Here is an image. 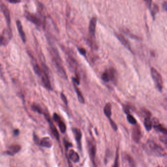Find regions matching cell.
<instances>
[{
  "mask_svg": "<svg viewBox=\"0 0 167 167\" xmlns=\"http://www.w3.org/2000/svg\"><path fill=\"white\" fill-rule=\"evenodd\" d=\"M144 149L148 154L155 157H165L166 155L165 149L153 141H148L145 145Z\"/></svg>",
  "mask_w": 167,
  "mask_h": 167,
  "instance_id": "cell-1",
  "label": "cell"
},
{
  "mask_svg": "<svg viewBox=\"0 0 167 167\" xmlns=\"http://www.w3.org/2000/svg\"><path fill=\"white\" fill-rule=\"evenodd\" d=\"M112 105L110 103H107L106 104L104 109V112L106 116L107 117L108 119L111 118V115H112Z\"/></svg>",
  "mask_w": 167,
  "mask_h": 167,
  "instance_id": "cell-20",
  "label": "cell"
},
{
  "mask_svg": "<svg viewBox=\"0 0 167 167\" xmlns=\"http://www.w3.org/2000/svg\"><path fill=\"white\" fill-rule=\"evenodd\" d=\"M53 120H55V121L56 122V123H57L60 120H61L60 116H59L58 114L56 113H55L53 115Z\"/></svg>",
  "mask_w": 167,
  "mask_h": 167,
  "instance_id": "cell-31",
  "label": "cell"
},
{
  "mask_svg": "<svg viewBox=\"0 0 167 167\" xmlns=\"http://www.w3.org/2000/svg\"><path fill=\"white\" fill-rule=\"evenodd\" d=\"M14 134L15 136H18L19 134V130H14Z\"/></svg>",
  "mask_w": 167,
  "mask_h": 167,
  "instance_id": "cell-37",
  "label": "cell"
},
{
  "mask_svg": "<svg viewBox=\"0 0 167 167\" xmlns=\"http://www.w3.org/2000/svg\"><path fill=\"white\" fill-rule=\"evenodd\" d=\"M24 15L26 19L37 26H41L43 24V22L41 18L39 15H37V14H32L28 12H26Z\"/></svg>",
  "mask_w": 167,
  "mask_h": 167,
  "instance_id": "cell-4",
  "label": "cell"
},
{
  "mask_svg": "<svg viewBox=\"0 0 167 167\" xmlns=\"http://www.w3.org/2000/svg\"><path fill=\"white\" fill-rule=\"evenodd\" d=\"M39 145L42 147L50 148L52 146V143L49 137H44L40 141Z\"/></svg>",
  "mask_w": 167,
  "mask_h": 167,
  "instance_id": "cell-16",
  "label": "cell"
},
{
  "mask_svg": "<svg viewBox=\"0 0 167 167\" xmlns=\"http://www.w3.org/2000/svg\"><path fill=\"white\" fill-rule=\"evenodd\" d=\"M109 120L110 123V125H111V127L115 131H117L118 130V127H117V126L116 125V123H115L114 121L112 119H111V118L109 119Z\"/></svg>",
  "mask_w": 167,
  "mask_h": 167,
  "instance_id": "cell-27",
  "label": "cell"
},
{
  "mask_svg": "<svg viewBox=\"0 0 167 167\" xmlns=\"http://www.w3.org/2000/svg\"><path fill=\"white\" fill-rule=\"evenodd\" d=\"M69 157L71 161L74 163H77L80 159L79 155L73 149H71L69 153Z\"/></svg>",
  "mask_w": 167,
  "mask_h": 167,
  "instance_id": "cell-17",
  "label": "cell"
},
{
  "mask_svg": "<svg viewBox=\"0 0 167 167\" xmlns=\"http://www.w3.org/2000/svg\"><path fill=\"white\" fill-rule=\"evenodd\" d=\"M57 123L58 124V127L60 129V132H61L62 134L65 133L66 130V126L65 125V123L62 121L61 119Z\"/></svg>",
  "mask_w": 167,
  "mask_h": 167,
  "instance_id": "cell-22",
  "label": "cell"
},
{
  "mask_svg": "<svg viewBox=\"0 0 167 167\" xmlns=\"http://www.w3.org/2000/svg\"><path fill=\"white\" fill-rule=\"evenodd\" d=\"M127 120L129 123L132 125H136L137 123V121L135 118L131 114H129L127 115Z\"/></svg>",
  "mask_w": 167,
  "mask_h": 167,
  "instance_id": "cell-25",
  "label": "cell"
},
{
  "mask_svg": "<svg viewBox=\"0 0 167 167\" xmlns=\"http://www.w3.org/2000/svg\"><path fill=\"white\" fill-rule=\"evenodd\" d=\"M51 54L52 56V61L55 65L57 71L59 75L64 79H67V75L63 65H62L61 59L58 54V51L55 48H52L51 51Z\"/></svg>",
  "mask_w": 167,
  "mask_h": 167,
  "instance_id": "cell-2",
  "label": "cell"
},
{
  "mask_svg": "<svg viewBox=\"0 0 167 167\" xmlns=\"http://www.w3.org/2000/svg\"><path fill=\"white\" fill-rule=\"evenodd\" d=\"M32 109L36 113H38L40 114H44L42 109L41 108L39 105H37L36 104H34L32 106Z\"/></svg>",
  "mask_w": 167,
  "mask_h": 167,
  "instance_id": "cell-23",
  "label": "cell"
},
{
  "mask_svg": "<svg viewBox=\"0 0 167 167\" xmlns=\"http://www.w3.org/2000/svg\"><path fill=\"white\" fill-rule=\"evenodd\" d=\"M73 133L74 134V137L77 143V147L79 150H81V140L82 138V133L81 130L79 128H72Z\"/></svg>",
  "mask_w": 167,
  "mask_h": 167,
  "instance_id": "cell-9",
  "label": "cell"
},
{
  "mask_svg": "<svg viewBox=\"0 0 167 167\" xmlns=\"http://www.w3.org/2000/svg\"><path fill=\"white\" fill-rule=\"evenodd\" d=\"M64 145H65V148H66V149H67V150L68 149V148L72 146V145L71 143L69 142H68L66 140H64Z\"/></svg>",
  "mask_w": 167,
  "mask_h": 167,
  "instance_id": "cell-33",
  "label": "cell"
},
{
  "mask_svg": "<svg viewBox=\"0 0 167 167\" xmlns=\"http://www.w3.org/2000/svg\"><path fill=\"white\" fill-rule=\"evenodd\" d=\"M1 7L2 12L3 13L4 16L5 17L6 21L7 22V24L9 25V27H10L11 20L10 13H9V10L7 9V7L5 5H2L1 6Z\"/></svg>",
  "mask_w": 167,
  "mask_h": 167,
  "instance_id": "cell-13",
  "label": "cell"
},
{
  "mask_svg": "<svg viewBox=\"0 0 167 167\" xmlns=\"http://www.w3.org/2000/svg\"><path fill=\"white\" fill-rule=\"evenodd\" d=\"M145 1L146 2V4L147 5L148 8L149 9H150L151 5H152V1L151 0H145Z\"/></svg>",
  "mask_w": 167,
  "mask_h": 167,
  "instance_id": "cell-34",
  "label": "cell"
},
{
  "mask_svg": "<svg viewBox=\"0 0 167 167\" xmlns=\"http://www.w3.org/2000/svg\"><path fill=\"white\" fill-rule=\"evenodd\" d=\"M68 167H73L72 164H71L70 161H69L68 158Z\"/></svg>",
  "mask_w": 167,
  "mask_h": 167,
  "instance_id": "cell-38",
  "label": "cell"
},
{
  "mask_svg": "<svg viewBox=\"0 0 167 167\" xmlns=\"http://www.w3.org/2000/svg\"><path fill=\"white\" fill-rule=\"evenodd\" d=\"M150 73L156 88L159 91L161 92L163 86V82L161 74L154 67L150 69Z\"/></svg>",
  "mask_w": 167,
  "mask_h": 167,
  "instance_id": "cell-3",
  "label": "cell"
},
{
  "mask_svg": "<svg viewBox=\"0 0 167 167\" xmlns=\"http://www.w3.org/2000/svg\"><path fill=\"white\" fill-rule=\"evenodd\" d=\"M97 20L96 18L94 17L92 18L89 24V30L91 35L93 36H95V32H96V28L97 25Z\"/></svg>",
  "mask_w": 167,
  "mask_h": 167,
  "instance_id": "cell-14",
  "label": "cell"
},
{
  "mask_svg": "<svg viewBox=\"0 0 167 167\" xmlns=\"http://www.w3.org/2000/svg\"><path fill=\"white\" fill-rule=\"evenodd\" d=\"M107 72L109 75V79L114 83H116V81L117 80V75L116 70L113 68H110L107 70Z\"/></svg>",
  "mask_w": 167,
  "mask_h": 167,
  "instance_id": "cell-18",
  "label": "cell"
},
{
  "mask_svg": "<svg viewBox=\"0 0 167 167\" xmlns=\"http://www.w3.org/2000/svg\"><path fill=\"white\" fill-rule=\"evenodd\" d=\"M123 111L125 112V114H130V107H129L128 105H124L123 106Z\"/></svg>",
  "mask_w": 167,
  "mask_h": 167,
  "instance_id": "cell-32",
  "label": "cell"
},
{
  "mask_svg": "<svg viewBox=\"0 0 167 167\" xmlns=\"http://www.w3.org/2000/svg\"><path fill=\"white\" fill-rule=\"evenodd\" d=\"M21 149V147L18 145H13L10 146L9 148V150L7 151V153L9 155H13L18 153Z\"/></svg>",
  "mask_w": 167,
  "mask_h": 167,
  "instance_id": "cell-19",
  "label": "cell"
},
{
  "mask_svg": "<svg viewBox=\"0 0 167 167\" xmlns=\"http://www.w3.org/2000/svg\"><path fill=\"white\" fill-rule=\"evenodd\" d=\"M145 117L144 123L145 128L147 131H150L151 130L152 127V120L150 119L151 115H147V116H145Z\"/></svg>",
  "mask_w": 167,
  "mask_h": 167,
  "instance_id": "cell-15",
  "label": "cell"
},
{
  "mask_svg": "<svg viewBox=\"0 0 167 167\" xmlns=\"http://www.w3.org/2000/svg\"><path fill=\"white\" fill-rule=\"evenodd\" d=\"M73 84H74V88L75 90L76 93L77 94V98H78L79 101L81 104H84V97L83 96L81 90H79V88L77 87V84H75L74 83H73Z\"/></svg>",
  "mask_w": 167,
  "mask_h": 167,
  "instance_id": "cell-21",
  "label": "cell"
},
{
  "mask_svg": "<svg viewBox=\"0 0 167 167\" xmlns=\"http://www.w3.org/2000/svg\"><path fill=\"white\" fill-rule=\"evenodd\" d=\"M78 51L80 53V54H81L83 56H86V50L83 48H78Z\"/></svg>",
  "mask_w": 167,
  "mask_h": 167,
  "instance_id": "cell-30",
  "label": "cell"
},
{
  "mask_svg": "<svg viewBox=\"0 0 167 167\" xmlns=\"http://www.w3.org/2000/svg\"><path fill=\"white\" fill-rule=\"evenodd\" d=\"M118 160H119V155H118V151H117L115 159L114 164V165L112 167H119Z\"/></svg>",
  "mask_w": 167,
  "mask_h": 167,
  "instance_id": "cell-28",
  "label": "cell"
},
{
  "mask_svg": "<svg viewBox=\"0 0 167 167\" xmlns=\"http://www.w3.org/2000/svg\"><path fill=\"white\" fill-rule=\"evenodd\" d=\"M141 137V130L140 126L139 125H135L132 131V138L136 143L139 142Z\"/></svg>",
  "mask_w": 167,
  "mask_h": 167,
  "instance_id": "cell-7",
  "label": "cell"
},
{
  "mask_svg": "<svg viewBox=\"0 0 167 167\" xmlns=\"http://www.w3.org/2000/svg\"></svg>",
  "mask_w": 167,
  "mask_h": 167,
  "instance_id": "cell-39",
  "label": "cell"
},
{
  "mask_svg": "<svg viewBox=\"0 0 167 167\" xmlns=\"http://www.w3.org/2000/svg\"><path fill=\"white\" fill-rule=\"evenodd\" d=\"M44 114L45 115V117L47 120L49 124L50 128H51L52 134L55 136V138H56V140H59V134L58 133V130H57V128H56L55 125L53 124V122L51 119L50 116L48 114H45V113H44Z\"/></svg>",
  "mask_w": 167,
  "mask_h": 167,
  "instance_id": "cell-6",
  "label": "cell"
},
{
  "mask_svg": "<svg viewBox=\"0 0 167 167\" xmlns=\"http://www.w3.org/2000/svg\"><path fill=\"white\" fill-rule=\"evenodd\" d=\"M152 126L155 130L157 132H161L165 136L167 135V129L165 128H164L161 124H160L157 118H153L152 121Z\"/></svg>",
  "mask_w": 167,
  "mask_h": 167,
  "instance_id": "cell-8",
  "label": "cell"
},
{
  "mask_svg": "<svg viewBox=\"0 0 167 167\" xmlns=\"http://www.w3.org/2000/svg\"><path fill=\"white\" fill-rule=\"evenodd\" d=\"M101 78L106 83H108L110 81L109 75H108V74L107 71L104 72L102 73V75L101 76Z\"/></svg>",
  "mask_w": 167,
  "mask_h": 167,
  "instance_id": "cell-26",
  "label": "cell"
},
{
  "mask_svg": "<svg viewBox=\"0 0 167 167\" xmlns=\"http://www.w3.org/2000/svg\"><path fill=\"white\" fill-rule=\"evenodd\" d=\"M88 153L90 155V158L93 164L94 167H97L95 162V157L96 154V148L95 145L90 141H88Z\"/></svg>",
  "mask_w": 167,
  "mask_h": 167,
  "instance_id": "cell-5",
  "label": "cell"
},
{
  "mask_svg": "<svg viewBox=\"0 0 167 167\" xmlns=\"http://www.w3.org/2000/svg\"><path fill=\"white\" fill-rule=\"evenodd\" d=\"M11 38V32H9V30H5L3 34L0 36V44L3 45H7Z\"/></svg>",
  "mask_w": 167,
  "mask_h": 167,
  "instance_id": "cell-11",
  "label": "cell"
},
{
  "mask_svg": "<svg viewBox=\"0 0 167 167\" xmlns=\"http://www.w3.org/2000/svg\"><path fill=\"white\" fill-rule=\"evenodd\" d=\"M16 24L17 28L18 30V32L19 33L22 40L24 43H25L26 42V37L25 32L23 30V26L22 25L21 23L19 20H17L16 21Z\"/></svg>",
  "mask_w": 167,
  "mask_h": 167,
  "instance_id": "cell-12",
  "label": "cell"
},
{
  "mask_svg": "<svg viewBox=\"0 0 167 167\" xmlns=\"http://www.w3.org/2000/svg\"><path fill=\"white\" fill-rule=\"evenodd\" d=\"M6 1L12 4H17L21 2V0H6Z\"/></svg>",
  "mask_w": 167,
  "mask_h": 167,
  "instance_id": "cell-35",
  "label": "cell"
},
{
  "mask_svg": "<svg viewBox=\"0 0 167 167\" xmlns=\"http://www.w3.org/2000/svg\"><path fill=\"white\" fill-rule=\"evenodd\" d=\"M34 141L35 142V143L36 144H39L40 140H39L38 137V136L36 135H34Z\"/></svg>",
  "mask_w": 167,
  "mask_h": 167,
  "instance_id": "cell-36",
  "label": "cell"
},
{
  "mask_svg": "<svg viewBox=\"0 0 167 167\" xmlns=\"http://www.w3.org/2000/svg\"><path fill=\"white\" fill-rule=\"evenodd\" d=\"M150 10L151 11V13L152 14V16L153 17V19H154V16L156 15L157 13L158 12L159 8L158 7V6L154 4L153 5V7H151L150 9Z\"/></svg>",
  "mask_w": 167,
  "mask_h": 167,
  "instance_id": "cell-24",
  "label": "cell"
},
{
  "mask_svg": "<svg viewBox=\"0 0 167 167\" xmlns=\"http://www.w3.org/2000/svg\"><path fill=\"white\" fill-rule=\"evenodd\" d=\"M115 35L116 37L117 38V39L120 41V42L121 43V44H123L127 49H129V50L131 52H132L130 43L129 42V41L124 37V36L121 34L118 33H115Z\"/></svg>",
  "mask_w": 167,
  "mask_h": 167,
  "instance_id": "cell-10",
  "label": "cell"
},
{
  "mask_svg": "<svg viewBox=\"0 0 167 167\" xmlns=\"http://www.w3.org/2000/svg\"><path fill=\"white\" fill-rule=\"evenodd\" d=\"M60 96H61L62 100V101L64 103V104L66 105H68V100H67V98H66V97L65 96V94L64 93H60Z\"/></svg>",
  "mask_w": 167,
  "mask_h": 167,
  "instance_id": "cell-29",
  "label": "cell"
}]
</instances>
